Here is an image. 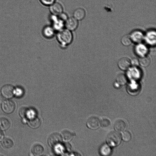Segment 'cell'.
Instances as JSON below:
<instances>
[{
	"mask_svg": "<svg viewBox=\"0 0 156 156\" xmlns=\"http://www.w3.org/2000/svg\"><path fill=\"white\" fill-rule=\"evenodd\" d=\"M44 5L49 6L55 2L56 0H39Z\"/></svg>",
	"mask_w": 156,
	"mask_h": 156,
	"instance_id": "cell-28",
	"label": "cell"
},
{
	"mask_svg": "<svg viewBox=\"0 0 156 156\" xmlns=\"http://www.w3.org/2000/svg\"><path fill=\"white\" fill-rule=\"evenodd\" d=\"M49 6V10L51 14L58 16L62 12L63 9L59 3L55 2Z\"/></svg>",
	"mask_w": 156,
	"mask_h": 156,
	"instance_id": "cell-8",
	"label": "cell"
},
{
	"mask_svg": "<svg viewBox=\"0 0 156 156\" xmlns=\"http://www.w3.org/2000/svg\"><path fill=\"white\" fill-rule=\"evenodd\" d=\"M130 64L131 62L130 60L126 57L121 58L118 62L119 67L123 70H127L129 67Z\"/></svg>",
	"mask_w": 156,
	"mask_h": 156,
	"instance_id": "cell-10",
	"label": "cell"
},
{
	"mask_svg": "<svg viewBox=\"0 0 156 156\" xmlns=\"http://www.w3.org/2000/svg\"><path fill=\"white\" fill-rule=\"evenodd\" d=\"M4 135L3 132L0 129V141H1L3 138Z\"/></svg>",
	"mask_w": 156,
	"mask_h": 156,
	"instance_id": "cell-31",
	"label": "cell"
},
{
	"mask_svg": "<svg viewBox=\"0 0 156 156\" xmlns=\"http://www.w3.org/2000/svg\"><path fill=\"white\" fill-rule=\"evenodd\" d=\"M43 32L44 35L46 37H51L54 33V28L50 26H46L44 28Z\"/></svg>",
	"mask_w": 156,
	"mask_h": 156,
	"instance_id": "cell-23",
	"label": "cell"
},
{
	"mask_svg": "<svg viewBox=\"0 0 156 156\" xmlns=\"http://www.w3.org/2000/svg\"><path fill=\"white\" fill-rule=\"evenodd\" d=\"M19 114L21 117L23 118H29L30 116V111L27 107H23L19 110Z\"/></svg>",
	"mask_w": 156,
	"mask_h": 156,
	"instance_id": "cell-17",
	"label": "cell"
},
{
	"mask_svg": "<svg viewBox=\"0 0 156 156\" xmlns=\"http://www.w3.org/2000/svg\"><path fill=\"white\" fill-rule=\"evenodd\" d=\"M121 41L123 45L126 46H127L131 44L132 42V39L129 35H126L122 37Z\"/></svg>",
	"mask_w": 156,
	"mask_h": 156,
	"instance_id": "cell-24",
	"label": "cell"
},
{
	"mask_svg": "<svg viewBox=\"0 0 156 156\" xmlns=\"http://www.w3.org/2000/svg\"><path fill=\"white\" fill-rule=\"evenodd\" d=\"M86 12L82 8H78L76 9L73 11V16L78 21L81 20L85 18Z\"/></svg>",
	"mask_w": 156,
	"mask_h": 156,
	"instance_id": "cell-11",
	"label": "cell"
},
{
	"mask_svg": "<svg viewBox=\"0 0 156 156\" xmlns=\"http://www.w3.org/2000/svg\"><path fill=\"white\" fill-rule=\"evenodd\" d=\"M50 19L53 23L54 28L61 30L65 26V22L60 19L58 16L51 14Z\"/></svg>",
	"mask_w": 156,
	"mask_h": 156,
	"instance_id": "cell-6",
	"label": "cell"
},
{
	"mask_svg": "<svg viewBox=\"0 0 156 156\" xmlns=\"http://www.w3.org/2000/svg\"><path fill=\"white\" fill-rule=\"evenodd\" d=\"M2 144L3 147L6 149H10L13 146L12 141L9 138H5L2 142Z\"/></svg>",
	"mask_w": 156,
	"mask_h": 156,
	"instance_id": "cell-21",
	"label": "cell"
},
{
	"mask_svg": "<svg viewBox=\"0 0 156 156\" xmlns=\"http://www.w3.org/2000/svg\"><path fill=\"white\" fill-rule=\"evenodd\" d=\"M116 80L117 83L120 85H124L127 82L126 76L123 74H120L118 75L116 78Z\"/></svg>",
	"mask_w": 156,
	"mask_h": 156,
	"instance_id": "cell-19",
	"label": "cell"
},
{
	"mask_svg": "<svg viewBox=\"0 0 156 156\" xmlns=\"http://www.w3.org/2000/svg\"><path fill=\"white\" fill-rule=\"evenodd\" d=\"M78 25V21L73 16L68 17L65 22V26L69 30H75Z\"/></svg>",
	"mask_w": 156,
	"mask_h": 156,
	"instance_id": "cell-9",
	"label": "cell"
},
{
	"mask_svg": "<svg viewBox=\"0 0 156 156\" xmlns=\"http://www.w3.org/2000/svg\"><path fill=\"white\" fill-rule=\"evenodd\" d=\"M10 126V122L7 119L4 118L0 119V128L2 130L8 129Z\"/></svg>",
	"mask_w": 156,
	"mask_h": 156,
	"instance_id": "cell-16",
	"label": "cell"
},
{
	"mask_svg": "<svg viewBox=\"0 0 156 156\" xmlns=\"http://www.w3.org/2000/svg\"><path fill=\"white\" fill-rule=\"evenodd\" d=\"M131 133L129 131H125L122 133V139L124 141L126 142H128L130 141L131 139Z\"/></svg>",
	"mask_w": 156,
	"mask_h": 156,
	"instance_id": "cell-25",
	"label": "cell"
},
{
	"mask_svg": "<svg viewBox=\"0 0 156 156\" xmlns=\"http://www.w3.org/2000/svg\"><path fill=\"white\" fill-rule=\"evenodd\" d=\"M31 152L34 156L41 155L44 152V148L43 146L38 143L34 144L32 147Z\"/></svg>",
	"mask_w": 156,
	"mask_h": 156,
	"instance_id": "cell-13",
	"label": "cell"
},
{
	"mask_svg": "<svg viewBox=\"0 0 156 156\" xmlns=\"http://www.w3.org/2000/svg\"><path fill=\"white\" fill-rule=\"evenodd\" d=\"M126 124L125 122L120 119L116 120L114 124L115 130L119 132L124 131L126 128Z\"/></svg>",
	"mask_w": 156,
	"mask_h": 156,
	"instance_id": "cell-12",
	"label": "cell"
},
{
	"mask_svg": "<svg viewBox=\"0 0 156 156\" xmlns=\"http://www.w3.org/2000/svg\"><path fill=\"white\" fill-rule=\"evenodd\" d=\"M15 105L14 102L10 100H7L2 102V108L4 112L10 114L12 112L15 108Z\"/></svg>",
	"mask_w": 156,
	"mask_h": 156,
	"instance_id": "cell-7",
	"label": "cell"
},
{
	"mask_svg": "<svg viewBox=\"0 0 156 156\" xmlns=\"http://www.w3.org/2000/svg\"><path fill=\"white\" fill-rule=\"evenodd\" d=\"M87 125L90 129L95 130L98 129L101 126V120L95 116L90 117L87 121Z\"/></svg>",
	"mask_w": 156,
	"mask_h": 156,
	"instance_id": "cell-4",
	"label": "cell"
},
{
	"mask_svg": "<svg viewBox=\"0 0 156 156\" xmlns=\"http://www.w3.org/2000/svg\"><path fill=\"white\" fill-rule=\"evenodd\" d=\"M128 92L132 95H136L139 92V90L138 86L136 85H129L127 87Z\"/></svg>",
	"mask_w": 156,
	"mask_h": 156,
	"instance_id": "cell-18",
	"label": "cell"
},
{
	"mask_svg": "<svg viewBox=\"0 0 156 156\" xmlns=\"http://www.w3.org/2000/svg\"><path fill=\"white\" fill-rule=\"evenodd\" d=\"M28 119V123L30 127L36 128L38 127L40 125L41 121L38 118L35 116H30Z\"/></svg>",
	"mask_w": 156,
	"mask_h": 156,
	"instance_id": "cell-15",
	"label": "cell"
},
{
	"mask_svg": "<svg viewBox=\"0 0 156 156\" xmlns=\"http://www.w3.org/2000/svg\"><path fill=\"white\" fill-rule=\"evenodd\" d=\"M110 120L107 118H104L101 120V126L104 128H107L111 125Z\"/></svg>",
	"mask_w": 156,
	"mask_h": 156,
	"instance_id": "cell-26",
	"label": "cell"
},
{
	"mask_svg": "<svg viewBox=\"0 0 156 156\" xmlns=\"http://www.w3.org/2000/svg\"><path fill=\"white\" fill-rule=\"evenodd\" d=\"M4 101V98L0 94V104L2 103Z\"/></svg>",
	"mask_w": 156,
	"mask_h": 156,
	"instance_id": "cell-32",
	"label": "cell"
},
{
	"mask_svg": "<svg viewBox=\"0 0 156 156\" xmlns=\"http://www.w3.org/2000/svg\"><path fill=\"white\" fill-rule=\"evenodd\" d=\"M100 152L103 155H108L111 153V149L108 146L104 144L101 147Z\"/></svg>",
	"mask_w": 156,
	"mask_h": 156,
	"instance_id": "cell-22",
	"label": "cell"
},
{
	"mask_svg": "<svg viewBox=\"0 0 156 156\" xmlns=\"http://www.w3.org/2000/svg\"><path fill=\"white\" fill-rule=\"evenodd\" d=\"M61 135L63 140L66 141H70L74 137L73 132L68 129L63 130L61 132Z\"/></svg>",
	"mask_w": 156,
	"mask_h": 156,
	"instance_id": "cell-14",
	"label": "cell"
},
{
	"mask_svg": "<svg viewBox=\"0 0 156 156\" xmlns=\"http://www.w3.org/2000/svg\"><path fill=\"white\" fill-rule=\"evenodd\" d=\"M59 18L65 22L68 18V15L66 13L62 12L58 16Z\"/></svg>",
	"mask_w": 156,
	"mask_h": 156,
	"instance_id": "cell-29",
	"label": "cell"
},
{
	"mask_svg": "<svg viewBox=\"0 0 156 156\" xmlns=\"http://www.w3.org/2000/svg\"><path fill=\"white\" fill-rule=\"evenodd\" d=\"M14 88L10 84H6L3 86L1 89V92L2 96L6 98H10L14 94Z\"/></svg>",
	"mask_w": 156,
	"mask_h": 156,
	"instance_id": "cell-5",
	"label": "cell"
},
{
	"mask_svg": "<svg viewBox=\"0 0 156 156\" xmlns=\"http://www.w3.org/2000/svg\"><path fill=\"white\" fill-rule=\"evenodd\" d=\"M150 59L149 57L147 56H144L140 57L139 60V63L142 66L146 67L149 65L150 63Z\"/></svg>",
	"mask_w": 156,
	"mask_h": 156,
	"instance_id": "cell-20",
	"label": "cell"
},
{
	"mask_svg": "<svg viewBox=\"0 0 156 156\" xmlns=\"http://www.w3.org/2000/svg\"><path fill=\"white\" fill-rule=\"evenodd\" d=\"M62 140V137L61 134L57 132L51 133L49 135L48 139L49 145L52 147H55L59 145Z\"/></svg>",
	"mask_w": 156,
	"mask_h": 156,
	"instance_id": "cell-3",
	"label": "cell"
},
{
	"mask_svg": "<svg viewBox=\"0 0 156 156\" xmlns=\"http://www.w3.org/2000/svg\"><path fill=\"white\" fill-rule=\"evenodd\" d=\"M132 63L133 65H137L138 63L137 60L135 58L133 59L132 61Z\"/></svg>",
	"mask_w": 156,
	"mask_h": 156,
	"instance_id": "cell-30",
	"label": "cell"
},
{
	"mask_svg": "<svg viewBox=\"0 0 156 156\" xmlns=\"http://www.w3.org/2000/svg\"><path fill=\"white\" fill-rule=\"evenodd\" d=\"M58 39L63 44H69L72 39V35L70 30L67 29H62L58 35Z\"/></svg>",
	"mask_w": 156,
	"mask_h": 156,
	"instance_id": "cell-2",
	"label": "cell"
},
{
	"mask_svg": "<svg viewBox=\"0 0 156 156\" xmlns=\"http://www.w3.org/2000/svg\"><path fill=\"white\" fill-rule=\"evenodd\" d=\"M23 92L22 88L20 87H17L14 89V94L17 97H20L23 94Z\"/></svg>",
	"mask_w": 156,
	"mask_h": 156,
	"instance_id": "cell-27",
	"label": "cell"
},
{
	"mask_svg": "<svg viewBox=\"0 0 156 156\" xmlns=\"http://www.w3.org/2000/svg\"><path fill=\"white\" fill-rule=\"evenodd\" d=\"M122 137L119 132L112 131L107 135L106 141L108 144L110 146L115 147L119 145L121 142Z\"/></svg>",
	"mask_w": 156,
	"mask_h": 156,
	"instance_id": "cell-1",
	"label": "cell"
}]
</instances>
